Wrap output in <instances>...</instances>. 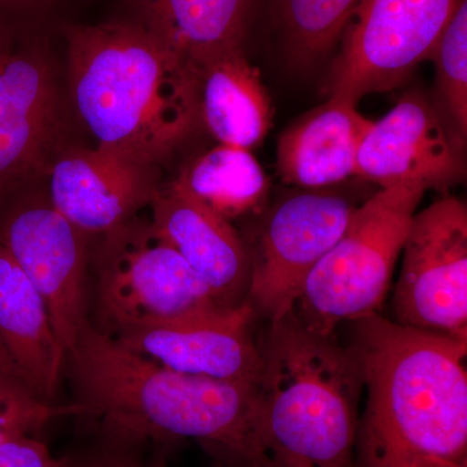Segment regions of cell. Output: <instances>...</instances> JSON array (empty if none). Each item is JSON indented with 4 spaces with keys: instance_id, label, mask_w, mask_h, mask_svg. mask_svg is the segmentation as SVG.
<instances>
[{
    "instance_id": "30bf717a",
    "label": "cell",
    "mask_w": 467,
    "mask_h": 467,
    "mask_svg": "<svg viewBox=\"0 0 467 467\" xmlns=\"http://www.w3.org/2000/svg\"><path fill=\"white\" fill-rule=\"evenodd\" d=\"M0 244L47 304L67 352L86 318L88 235L42 199L0 198Z\"/></svg>"
},
{
    "instance_id": "8fae6325",
    "label": "cell",
    "mask_w": 467,
    "mask_h": 467,
    "mask_svg": "<svg viewBox=\"0 0 467 467\" xmlns=\"http://www.w3.org/2000/svg\"><path fill=\"white\" fill-rule=\"evenodd\" d=\"M425 95L408 92L362 140L356 177L379 184L447 190L462 182L465 155Z\"/></svg>"
},
{
    "instance_id": "603a6c76",
    "label": "cell",
    "mask_w": 467,
    "mask_h": 467,
    "mask_svg": "<svg viewBox=\"0 0 467 467\" xmlns=\"http://www.w3.org/2000/svg\"><path fill=\"white\" fill-rule=\"evenodd\" d=\"M75 413L72 404L39 400L24 384L0 378V445L17 436H38L51 420Z\"/></svg>"
},
{
    "instance_id": "5bb4252c",
    "label": "cell",
    "mask_w": 467,
    "mask_h": 467,
    "mask_svg": "<svg viewBox=\"0 0 467 467\" xmlns=\"http://www.w3.org/2000/svg\"><path fill=\"white\" fill-rule=\"evenodd\" d=\"M152 229L180 254L223 306L248 301L251 265L247 245L232 223L173 182L150 202Z\"/></svg>"
},
{
    "instance_id": "ac0fdd59",
    "label": "cell",
    "mask_w": 467,
    "mask_h": 467,
    "mask_svg": "<svg viewBox=\"0 0 467 467\" xmlns=\"http://www.w3.org/2000/svg\"><path fill=\"white\" fill-rule=\"evenodd\" d=\"M201 119L220 144L252 150L272 125V103L259 70L243 47L218 55L198 70Z\"/></svg>"
},
{
    "instance_id": "7402d4cb",
    "label": "cell",
    "mask_w": 467,
    "mask_h": 467,
    "mask_svg": "<svg viewBox=\"0 0 467 467\" xmlns=\"http://www.w3.org/2000/svg\"><path fill=\"white\" fill-rule=\"evenodd\" d=\"M431 60L441 117L461 146L467 137V2L462 0L441 34Z\"/></svg>"
},
{
    "instance_id": "83f0119b",
    "label": "cell",
    "mask_w": 467,
    "mask_h": 467,
    "mask_svg": "<svg viewBox=\"0 0 467 467\" xmlns=\"http://www.w3.org/2000/svg\"><path fill=\"white\" fill-rule=\"evenodd\" d=\"M0 378H2V379L15 380V382H18L26 386V383L21 379L16 368H15L14 362L11 361L7 352L3 348L2 344H0Z\"/></svg>"
},
{
    "instance_id": "e0dca14e",
    "label": "cell",
    "mask_w": 467,
    "mask_h": 467,
    "mask_svg": "<svg viewBox=\"0 0 467 467\" xmlns=\"http://www.w3.org/2000/svg\"><path fill=\"white\" fill-rule=\"evenodd\" d=\"M0 344L27 389L39 400L52 402L66 368L67 350L47 304L2 244Z\"/></svg>"
},
{
    "instance_id": "ba28073f",
    "label": "cell",
    "mask_w": 467,
    "mask_h": 467,
    "mask_svg": "<svg viewBox=\"0 0 467 467\" xmlns=\"http://www.w3.org/2000/svg\"><path fill=\"white\" fill-rule=\"evenodd\" d=\"M462 0H361L344 30L330 97L358 104L404 84L431 58ZM343 33V34H344Z\"/></svg>"
},
{
    "instance_id": "52a82bcc",
    "label": "cell",
    "mask_w": 467,
    "mask_h": 467,
    "mask_svg": "<svg viewBox=\"0 0 467 467\" xmlns=\"http://www.w3.org/2000/svg\"><path fill=\"white\" fill-rule=\"evenodd\" d=\"M356 205L325 192L294 193L264 209L243 241L250 256L248 303L266 321L290 312L303 282L342 236Z\"/></svg>"
},
{
    "instance_id": "5b68a950",
    "label": "cell",
    "mask_w": 467,
    "mask_h": 467,
    "mask_svg": "<svg viewBox=\"0 0 467 467\" xmlns=\"http://www.w3.org/2000/svg\"><path fill=\"white\" fill-rule=\"evenodd\" d=\"M425 192L418 186L387 187L356 208L301 285L291 309L301 324L333 335L344 322L378 313Z\"/></svg>"
},
{
    "instance_id": "3957f363",
    "label": "cell",
    "mask_w": 467,
    "mask_h": 467,
    "mask_svg": "<svg viewBox=\"0 0 467 467\" xmlns=\"http://www.w3.org/2000/svg\"><path fill=\"white\" fill-rule=\"evenodd\" d=\"M73 103L98 147L155 167L201 119L195 67L134 23L67 30Z\"/></svg>"
},
{
    "instance_id": "f1b7e54d",
    "label": "cell",
    "mask_w": 467,
    "mask_h": 467,
    "mask_svg": "<svg viewBox=\"0 0 467 467\" xmlns=\"http://www.w3.org/2000/svg\"><path fill=\"white\" fill-rule=\"evenodd\" d=\"M14 36L12 34L0 30V70L5 66V61L11 54L12 47H14Z\"/></svg>"
},
{
    "instance_id": "4fadbf2b",
    "label": "cell",
    "mask_w": 467,
    "mask_h": 467,
    "mask_svg": "<svg viewBox=\"0 0 467 467\" xmlns=\"http://www.w3.org/2000/svg\"><path fill=\"white\" fill-rule=\"evenodd\" d=\"M158 192L153 167L97 147L55 162L48 201L86 235H106L134 220Z\"/></svg>"
},
{
    "instance_id": "484cf974",
    "label": "cell",
    "mask_w": 467,
    "mask_h": 467,
    "mask_svg": "<svg viewBox=\"0 0 467 467\" xmlns=\"http://www.w3.org/2000/svg\"><path fill=\"white\" fill-rule=\"evenodd\" d=\"M45 0H0V30L11 33L15 18L42 5Z\"/></svg>"
},
{
    "instance_id": "7c38bea8",
    "label": "cell",
    "mask_w": 467,
    "mask_h": 467,
    "mask_svg": "<svg viewBox=\"0 0 467 467\" xmlns=\"http://www.w3.org/2000/svg\"><path fill=\"white\" fill-rule=\"evenodd\" d=\"M256 318L247 301L204 317L140 328L115 340L171 370L256 384L261 370L259 335L254 333Z\"/></svg>"
},
{
    "instance_id": "44dd1931",
    "label": "cell",
    "mask_w": 467,
    "mask_h": 467,
    "mask_svg": "<svg viewBox=\"0 0 467 467\" xmlns=\"http://www.w3.org/2000/svg\"><path fill=\"white\" fill-rule=\"evenodd\" d=\"M361 0H279L288 50L296 63L318 60L343 36Z\"/></svg>"
},
{
    "instance_id": "9a60e30c",
    "label": "cell",
    "mask_w": 467,
    "mask_h": 467,
    "mask_svg": "<svg viewBox=\"0 0 467 467\" xmlns=\"http://www.w3.org/2000/svg\"><path fill=\"white\" fill-rule=\"evenodd\" d=\"M55 85L36 46L14 43L0 70V196L38 167L55 125Z\"/></svg>"
},
{
    "instance_id": "4316f807",
    "label": "cell",
    "mask_w": 467,
    "mask_h": 467,
    "mask_svg": "<svg viewBox=\"0 0 467 467\" xmlns=\"http://www.w3.org/2000/svg\"><path fill=\"white\" fill-rule=\"evenodd\" d=\"M244 467H310L306 463L297 462V461L287 459V457L278 456V454L265 453L261 454L259 459L252 461Z\"/></svg>"
},
{
    "instance_id": "2e32d148",
    "label": "cell",
    "mask_w": 467,
    "mask_h": 467,
    "mask_svg": "<svg viewBox=\"0 0 467 467\" xmlns=\"http://www.w3.org/2000/svg\"><path fill=\"white\" fill-rule=\"evenodd\" d=\"M371 125L358 104L330 97L279 135V175L306 192H325L344 182L356 175L358 149Z\"/></svg>"
},
{
    "instance_id": "d6986e66",
    "label": "cell",
    "mask_w": 467,
    "mask_h": 467,
    "mask_svg": "<svg viewBox=\"0 0 467 467\" xmlns=\"http://www.w3.org/2000/svg\"><path fill=\"white\" fill-rule=\"evenodd\" d=\"M251 0H135L138 24L177 52L196 72L241 48Z\"/></svg>"
},
{
    "instance_id": "6da1fadb",
    "label": "cell",
    "mask_w": 467,
    "mask_h": 467,
    "mask_svg": "<svg viewBox=\"0 0 467 467\" xmlns=\"http://www.w3.org/2000/svg\"><path fill=\"white\" fill-rule=\"evenodd\" d=\"M73 407L104 442L198 441L230 467L265 453L256 384L190 376L155 364L86 326L67 352Z\"/></svg>"
},
{
    "instance_id": "8992f818",
    "label": "cell",
    "mask_w": 467,
    "mask_h": 467,
    "mask_svg": "<svg viewBox=\"0 0 467 467\" xmlns=\"http://www.w3.org/2000/svg\"><path fill=\"white\" fill-rule=\"evenodd\" d=\"M97 264L100 333L116 337L229 309L171 245L137 218L106 234Z\"/></svg>"
},
{
    "instance_id": "f546056e",
    "label": "cell",
    "mask_w": 467,
    "mask_h": 467,
    "mask_svg": "<svg viewBox=\"0 0 467 467\" xmlns=\"http://www.w3.org/2000/svg\"><path fill=\"white\" fill-rule=\"evenodd\" d=\"M146 467H169L167 463V460H165V457L162 456V454H159V456H156L155 459L152 460V462L150 463V465H147Z\"/></svg>"
},
{
    "instance_id": "ffe728a7",
    "label": "cell",
    "mask_w": 467,
    "mask_h": 467,
    "mask_svg": "<svg viewBox=\"0 0 467 467\" xmlns=\"http://www.w3.org/2000/svg\"><path fill=\"white\" fill-rule=\"evenodd\" d=\"M174 182L229 223L259 216L270 190L269 178L251 150L227 144L193 160Z\"/></svg>"
},
{
    "instance_id": "277c9868",
    "label": "cell",
    "mask_w": 467,
    "mask_h": 467,
    "mask_svg": "<svg viewBox=\"0 0 467 467\" xmlns=\"http://www.w3.org/2000/svg\"><path fill=\"white\" fill-rule=\"evenodd\" d=\"M259 347L264 451L310 467H355L364 379L348 344L309 330L290 310L267 321Z\"/></svg>"
},
{
    "instance_id": "9c48e42d",
    "label": "cell",
    "mask_w": 467,
    "mask_h": 467,
    "mask_svg": "<svg viewBox=\"0 0 467 467\" xmlns=\"http://www.w3.org/2000/svg\"><path fill=\"white\" fill-rule=\"evenodd\" d=\"M393 290L396 324L467 342V208L445 196L414 214Z\"/></svg>"
},
{
    "instance_id": "7a4b0ae2",
    "label": "cell",
    "mask_w": 467,
    "mask_h": 467,
    "mask_svg": "<svg viewBox=\"0 0 467 467\" xmlns=\"http://www.w3.org/2000/svg\"><path fill=\"white\" fill-rule=\"evenodd\" d=\"M349 324L367 392L355 467H467V342L379 313Z\"/></svg>"
},
{
    "instance_id": "cb8c5ba5",
    "label": "cell",
    "mask_w": 467,
    "mask_h": 467,
    "mask_svg": "<svg viewBox=\"0 0 467 467\" xmlns=\"http://www.w3.org/2000/svg\"><path fill=\"white\" fill-rule=\"evenodd\" d=\"M0 467H75V459H57L38 436L24 435L0 445Z\"/></svg>"
},
{
    "instance_id": "d4e9b609",
    "label": "cell",
    "mask_w": 467,
    "mask_h": 467,
    "mask_svg": "<svg viewBox=\"0 0 467 467\" xmlns=\"http://www.w3.org/2000/svg\"><path fill=\"white\" fill-rule=\"evenodd\" d=\"M75 467H146L140 462L135 447L103 442V447L82 459H75Z\"/></svg>"
}]
</instances>
